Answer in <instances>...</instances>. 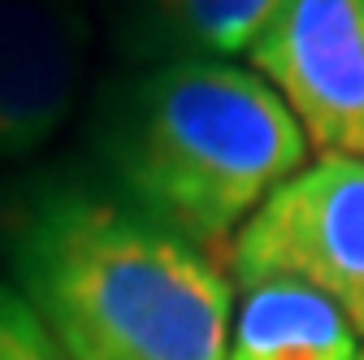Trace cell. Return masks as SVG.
<instances>
[{"instance_id":"6da1fadb","label":"cell","mask_w":364,"mask_h":360,"mask_svg":"<svg viewBox=\"0 0 364 360\" xmlns=\"http://www.w3.org/2000/svg\"><path fill=\"white\" fill-rule=\"evenodd\" d=\"M0 256L70 360H225L230 278L113 187L22 183L0 204Z\"/></svg>"},{"instance_id":"7a4b0ae2","label":"cell","mask_w":364,"mask_h":360,"mask_svg":"<svg viewBox=\"0 0 364 360\" xmlns=\"http://www.w3.org/2000/svg\"><path fill=\"white\" fill-rule=\"evenodd\" d=\"M96 157L122 200L221 265L247 217L308 165V139L256 70L173 57L109 96Z\"/></svg>"},{"instance_id":"3957f363","label":"cell","mask_w":364,"mask_h":360,"mask_svg":"<svg viewBox=\"0 0 364 360\" xmlns=\"http://www.w3.org/2000/svg\"><path fill=\"white\" fill-rule=\"evenodd\" d=\"M239 287L299 282L364 339V161L321 157L291 174L230 248Z\"/></svg>"},{"instance_id":"277c9868","label":"cell","mask_w":364,"mask_h":360,"mask_svg":"<svg viewBox=\"0 0 364 360\" xmlns=\"http://www.w3.org/2000/svg\"><path fill=\"white\" fill-rule=\"evenodd\" d=\"M247 57L316 152L364 161V0H291Z\"/></svg>"},{"instance_id":"5b68a950","label":"cell","mask_w":364,"mask_h":360,"mask_svg":"<svg viewBox=\"0 0 364 360\" xmlns=\"http://www.w3.org/2000/svg\"><path fill=\"white\" fill-rule=\"evenodd\" d=\"M87 61L78 0H0V165L61 130Z\"/></svg>"},{"instance_id":"8992f818","label":"cell","mask_w":364,"mask_h":360,"mask_svg":"<svg viewBox=\"0 0 364 360\" xmlns=\"http://www.w3.org/2000/svg\"><path fill=\"white\" fill-rule=\"evenodd\" d=\"M355 339L326 295L299 282H256L243 287L225 360H355Z\"/></svg>"},{"instance_id":"52a82bcc","label":"cell","mask_w":364,"mask_h":360,"mask_svg":"<svg viewBox=\"0 0 364 360\" xmlns=\"http://www.w3.org/2000/svg\"><path fill=\"white\" fill-rule=\"evenodd\" d=\"M291 0H152V31L178 57L225 61L252 53Z\"/></svg>"},{"instance_id":"ba28073f","label":"cell","mask_w":364,"mask_h":360,"mask_svg":"<svg viewBox=\"0 0 364 360\" xmlns=\"http://www.w3.org/2000/svg\"><path fill=\"white\" fill-rule=\"evenodd\" d=\"M0 360H70L5 278H0Z\"/></svg>"},{"instance_id":"9c48e42d","label":"cell","mask_w":364,"mask_h":360,"mask_svg":"<svg viewBox=\"0 0 364 360\" xmlns=\"http://www.w3.org/2000/svg\"><path fill=\"white\" fill-rule=\"evenodd\" d=\"M355 360H364V351H360V356H355Z\"/></svg>"}]
</instances>
